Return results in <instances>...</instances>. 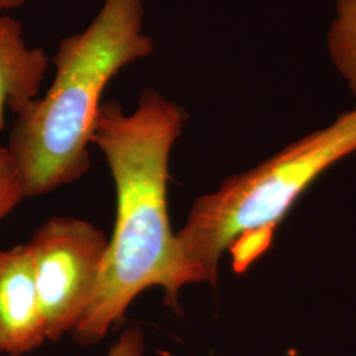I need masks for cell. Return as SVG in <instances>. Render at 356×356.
I'll list each match as a JSON object with an SVG mask.
<instances>
[{"label": "cell", "mask_w": 356, "mask_h": 356, "mask_svg": "<svg viewBox=\"0 0 356 356\" xmlns=\"http://www.w3.org/2000/svg\"><path fill=\"white\" fill-rule=\"evenodd\" d=\"M26 0H0V13L17 10L26 4Z\"/></svg>", "instance_id": "30bf717a"}, {"label": "cell", "mask_w": 356, "mask_h": 356, "mask_svg": "<svg viewBox=\"0 0 356 356\" xmlns=\"http://www.w3.org/2000/svg\"><path fill=\"white\" fill-rule=\"evenodd\" d=\"M145 351L144 332L139 326H129L110 348L107 356H143Z\"/></svg>", "instance_id": "9c48e42d"}, {"label": "cell", "mask_w": 356, "mask_h": 356, "mask_svg": "<svg viewBox=\"0 0 356 356\" xmlns=\"http://www.w3.org/2000/svg\"><path fill=\"white\" fill-rule=\"evenodd\" d=\"M47 339L28 244L0 251V353L22 356Z\"/></svg>", "instance_id": "5b68a950"}, {"label": "cell", "mask_w": 356, "mask_h": 356, "mask_svg": "<svg viewBox=\"0 0 356 356\" xmlns=\"http://www.w3.org/2000/svg\"><path fill=\"white\" fill-rule=\"evenodd\" d=\"M153 53L143 0H103L89 26L60 42L51 88L17 115L7 145L26 197L51 193L88 173L104 90L128 65Z\"/></svg>", "instance_id": "7a4b0ae2"}, {"label": "cell", "mask_w": 356, "mask_h": 356, "mask_svg": "<svg viewBox=\"0 0 356 356\" xmlns=\"http://www.w3.org/2000/svg\"><path fill=\"white\" fill-rule=\"evenodd\" d=\"M26 244L47 339L57 342L85 314L102 272L108 239L88 220L53 216Z\"/></svg>", "instance_id": "277c9868"}, {"label": "cell", "mask_w": 356, "mask_h": 356, "mask_svg": "<svg viewBox=\"0 0 356 356\" xmlns=\"http://www.w3.org/2000/svg\"><path fill=\"white\" fill-rule=\"evenodd\" d=\"M48 69L49 57L26 44L20 22L0 13V132L7 107L19 115L38 99Z\"/></svg>", "instance_id": "8992f818"}, {"label": "cell", "mask_w": 356, "mask_h": 356, "mask_svg": "<svg viewBox=\"0 0 356 356\" xmlns=\"http://www.w3.org/2000/svg\"><path fill=\"white\" fill-rule=\"evenodd\" d=\"M356 152V107L329 127L294 141L282 151L222 182L200 197L176 241L184 257L216 286L226 250L238 272L272 243L273 231L306 188L346 156Z\"/></svg>", "instance_id": "3957f363"}, {"label": "cell", "mask_w": 356, "mask_h": 356, "mask_svg": "<svg viewBox=\"0 0 356 356\" xmlns=\"http://www.w3.org/2000/svg\"><path fill=\"white\" fill-rule=\"evenodd\" d=\"M26 198L19 169L8 147L0 145V220Z\"/></svg>", "instance_id": "ba28073f"}, {"label": "cell", "mask_w": 356, "mask_h": 356, "mask_svg": "<svg viewBox=\"0 0 356 356\" xmlns=\"http://www.w3.org/2000/svg\"><path fill=\"white\" fill-rule=\"evenodd\" d=\"M327 48L332 64L356 97V0H337Z\"/></svg>", "instance_id": "52a82bcc"}, {"label": "cell", "mask_w": 356, "mask_h": 356, "mask_svg": "<svg viewBox=\"0 0 356 356\" xmlns=\"http://www.w3.org/2000/svg\"><path fill=\"white\" fill-rule=\"evenodd\" d=\"M186 120L179 104L154 89L141 94L131 114L116 101L101 104L91 144L114 178L116 220L97 288L72 331L76 343L102 341L148 288H161L176 309L185 285L204 281L181 252L168 216L169 157Z\"/></svg>", "instance_id": "6da1fadb"}]
</instances>
